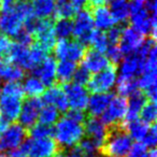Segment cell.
Segmentation results:
<instances>
[{"label":"cell","instance_id":"cell-1","mask_svg":"<svg viewBox=\"0 0 157 157\" xmlns=\"http://www.w3.org/2000/svg\"><path fill=\"white\" fill-rule=\"evenodd\" d=\"M25 93L21 83H7L0 96V117L10 124L18 118Z\"/></svg>","mask_w":157,"mask_h":157},{"label":"cell","instance_id":"cell-2","mask_svg":"<svg viewBox=\"0 0 157 157\" xmlns=\"http://www.w3.org/2000/svg\"><path fill=\"white\" fill-rule=\"evenodd\" d=\"M53 135L60 150L70 148L83 140L85 136L84 124L75 122L69 116L63 115V117H59L55 124V127L53 128Z\"/></svg>","mask_w":157,"mask_h":157},{"label":"cell","instance_id":"cell-3","mask_svg":"<svg viewBox=\"0 0 157 157\" xmlns=\"http://www.w3.org/2000/svg\"><path fill=\"white\" fill-rule=\"evenodd\" d=\"M132 139L129 137L124 125L109 127L107 138L99 148L101 156L107 157H126L132 147Z\"/></svg>","mask_w":157,"mask_h":157},{"label":"cell","instance_id":"cell-4","mask_svg":"<svg viewBox=\"0 0 157 157\" xmlns=\"http://www.w3.org/2000/svg\"><path fill=\"white\" fill-rule=\"evenodd\" d=\"M132 28L148 38H156V15H151L144 8V0H130L129 14Z\"/></svg>","mask_w":157,"mask_h":157},{"label":"cell","instance_id":"cell-5","mask_svg":"<svg viewBox=\"0 0 157 157\" xmlns=\"http://www.w3.org/2000/svg\"><path fill=\"white\" fill-rule=\"evenodd\" d=\"M20 150L27 157H55L61 151L52 138L25 140Z\"/></svg>","mask_w":157,"mask_h":157},{"label":"cell","instance_id":"cell-6","mask_svg":"<svg viewBox=\"0 0 157 157\" xmlns=\"http://www.w3.org/2000/svg\"><path fill=\"white\" fill-rule=\"evenodd\" d=\"M117 81V71L114 65H110L105 69L97 72L90 76L87 83L88 92L93 94H100V93H110L114 87Z\"/></svg>","mask_w":157,"mask_h":157},{"label":"cell","instance_id":"cell-7","mask_svg":"<svg viewBox=\"0 0 157 157\" xmlns=\"http://www.w3.org/2000/svg\"><path fill=\"white\" fill-rule=\"evenodd\" d=\"M73 31L72 36L75 38V41L80 42L83 45H88L90 36L94 31V22H93L90 10L83 9L78 11L74 16Z\"/></svg>","mask_w":157,"mask_h":157},{"label":"cell","instance_id":"cell-8","mask_svg":"<svg viewBox=\"0 0 157 157\" xmlns=\"http://www.w3.org/2000/svg\"><path fill=\"white\" fill-rule=\"evenodd\" d=\"M27 135V129L20 124L9 125L0 135V152L8 153L17 150L25 142Z\"/></svg>","mask_w":157,"mask_h":157},{"label":"cell","instance_id":"cell-9","mask_svg":"<svg viewBox=\"0 0 157 157\" xmlns=\"http://www.w3.org/2000/svg\"><path fill=\"white\" fill-rule=\"evenodd\" d=\"M55 57L59 60H68L71 63H78L83 59L86 52L85 45H83L80 42L70 41V40H59L56 42L54 48Z\"/></svg>","mask_w":157,"mask_h":157},{"label":"cell","instance_id":"cell-10","mask_svg":"<svg viewBox=\"0 0 157 157\" xmlns=\"http://www.w3.org/2000/svg\"><path fill=\"white\" fill-rule=\"evenodd\" d=\"M127 100L121 96H113L107 109L102 113V122L108 127H114L122 125L126 117Z\"/></svg>","mask_w":157,"mask_h":157},{"label":"cell","instance_id":"cell-11","mask_svg":"<svg viewBox=\"0 0 157 157\" xmlns=\"http://www.w3.org/2000/svg\"><path fill=\"white\" fill-rule=\"evenodd\" d=\"M24 18L22 17L14 6L10 9L3 10L0 14V33L8 37H15L23 29Z\"/></svg>","mask_w":157,"mask_h":157},{"label":"cell","instance_id":"cell-12","mask_svg":"<svg viewBox=\"0 0 157 157\" xmlns=\"http://www.w3.org/2000/svg\"><path fill=\"white\" fill-rule=\"evenodd\" d=\"M63 90L70 109L82 112L86 109L90 96L88 90L84 86L78 85L75 83H67L65 84Z\"/></svg>","mask_w":157,"mask_h":157},{"label":"cell","instance_id":"cell-13","mask_svg":"<svg viewBox=\"0 0 157 157\" xmlns=\"http://www.w3.org/2000/svg\"><path fill=\"white\" fill-rule=\"evenodd\" d=\"M42 103L41 99L39 98H28L23 102L21 108L20 115H18V122L20 125L25 129L31 128L39 118V113L41 110Z\"/></svg>","mask_w":157,"mask_h":157},{"label":"cell","instance_id":"cell-14","mask_svg":"<svg viewBox=\"0 0 157 157\" xmlns=\"http://www.w3.org/2000/svg\"><path fill=\"white\" fill-rule=\"evenodd\" d=\"M33 36L37 43L46 53L51 52L56 44V36L54 33V23L52 20H40Z\"/></svg>","mask_w":157,"mask_h":157},{"label":"cell","instance_id":"cell-15","mask_svg":"<svg viewBox=\"0 0 157 157\" xmlns=\"http://www.w3.org/2000/svg\"><path fill=\"white\" fill-rule=\"evenodd\" d=\"M143 41V35H141L132 27H126L122 29L117 46L123 56H127V55L135 53L141 46Z\"/></svg>","mask_w":157,"mask_h":157},{"label":"cell","instance_id":"cell-16","mask_svg":"<svg viewBox=\"0 0 157 157\" xmlns=\"http://www.w3.org/2000/svg\"><path fill=\"white\" fill-rule=\"evenodd\" d=\"M109 127L98 117H90L84 124V132L99 148L107 138Z\"/></svg>","mask_w":157,"mask_h":157},{"label":"cell","instance_id":"cell-17","mask_svg":"<svg viewBox=\"0 0 157 157\" xmlns=\"http://www.w3.org/2000/svg\"><path fill=\"white\" fill-rule=\"evenodd\" d=\"M41 101L43 105L54 107L59 112H67L69 109L65 92L59 85H52L44 90Z\"/></svg>","mask_w":157,"mask_h":157},{"label":"cell","instance_id":"cell-18","mask_svg":"<svg viewBox=\"0 0 157 157\" xmlns=\"http://www.w3.org/2000/svg\"><path fill=\"white\" fill-rule=\"evenodd\" d=\"M56 59L48 56L36 69L33 70V75L37 76L44 86L54 85L56 81Z\"/></svg>","mask_w":157,"mask_h":157},{"label":"cell","instance_id":"cell-19","mask_svg":"<svg viewBox=\"0 0 157 157\" xmlns=\"http://www.w3.org/2000/svg\"><path fill=\"white\" fill-rule=\"evenodd\" d=\"M82 60H83L82 66L90 73H94V74L97 73V72H100L101 70L105 69V68L111 65L109 59L107 58V56L105 54H102L100 52H97V51L93 50V48L90 51H86Z\"/></svg>","mask_w":157,"mask_h":157},{"label":"cell","instance_id":"cell-20","mask_svg":"<svg viewBox=\"0 0 157 157\" xmlns=\"http://www.w3.org/2000/svg\"><path fill=\"white\" fill-rule=\"evenodd\" d=\"M142 68V60L137 52L125 56L121 61L118 78H137Z\"/></svg>","mask_w":157,"mask_h":157},{"label":"cell","instance_id":"cell-21","mask_svg":"<svg viewBox=\"0 0 157 157\" xmlns=\"http://www.w3.org/2000/svg\"><path fill=\"white\" fill-rule=\"evenodd\" d=\"M112 98H113V94L111 93L93 94L88 98L87 107H86L90 117H98L102 115Z\"/></svg>","mask_w":157,"mask_h":157},{"label":"cell","instance_id":"cell-22","mask_svg":"<svg viewBox=\"0 0 157 157\" xmlns=\"http://www.w3.org/2000/svg\"><path fill=\"white\" fill-rule=\"evenodd\" d=\"M90 12H92L94 26L97 28V30L105 33V31H108L112 27L115 26V22H114L108 7H105V6L94 7L93 8V11Z\"/></svg>","mask_w":157,"mask_h":157},{"label":"cell","instance_id":"cell-23","mask_svg":"<svg viewBox=\"0 0 157 157\" xmlns=\"http://www.w3.org/2000/svg\"><path fill=\"white\" fill-rule=\"evenodd\" d=\"M25 76L22 68L13 65L8 59L0 58V80L7 83H20Z\"/></svg>","mask_w":157,"mask_h":157},{"label":"cell","instance_id":"cell-24","mask_svg":"<svg viewBox=\"0 0 157 157\" xmlns=\"http://www.w3.org/2000/svg\"><path fill=\"white\" fill-rule=\"evenodd\" d=\"M147 102V98L143 92L137 90L132 95L129 96V101L127 102V112H126V122L133 121L139 118L140 112L143 109L145 103Z\"/></svg>","mask_w":157,"mask_h":157},{"label":"cell","instance_id":"cell-25","mask_svg":"<svg viewBox=\"0 0 157 157\" xmlns=\"http://www.w3.org/2000/svg\"><path fill=\"white\" fill-rule=\"evenodd\" d=\"M109 11L115 24H123L129 18L130 0H110Z\"/></svg>","mask_w":157,"mask_h":157},{"label":"cell","instance_id":"cell-26","mask_svg":"<svg viewBox=\"0 0 157 157\" xmlns=\"http://www.w3.org/2000/svg\"><path fill=\"white\" fill-rule=\"evenodd\" d=\"M28 52L29 48L23 46L21 44H13L8 54V60L13 65L22 68L23 70H29L28 66Z\"/></svg>","mask_w":157,"mask_h":157},{"label":"cell","instance_id":"cell-27","mask_svg":"<svg viewBox=\"0 0 157 157\" xmlns=\"http://www.w3.org/2000/svg\"><path fill=\"white\" fill-rule=\"evenodd\" d=\"M33 13L39 20H50L54 15L55 1L54 0H33L31 5Z\"/></svg>","mask_w":157,"mask_h":157},{"label":"cell","instance_id":"cell-28","mask_svg":"<svg viewBox=\"0 0 157 157\" xmlns=\"http://www.w3.org/2000/svg\"><path fill=\"white\" fill-rule=\"evenodd\" d=\"M124 128L126 129L127 133L129 135V137L132 140H136L138 142H141L143 140L145 133L147 132L148 130V125H146L145 123L142 122L140 118H137V120L133 121H129V122H126V124H124Z\"/></svg>","mask_w":157,"mask_h":157},{"label":"cell","instance_id":"cell-29","mask_svg":"<svg viewBox=\"0 0 157 157\" xmlns=\"http://www.w3.org/2000/svg\"><path fill=\"white\" fill-rule=\"evenodd\" d=\"M76 63L68 60H60L56 65V80L61 84H67L73 78Z\"/></svg>","mask_w":157,"mask_h":157},{"label":"cell","instance_id":"cell-30","mask_svg":"<svg viewBox=\"0 0 157 157\" xmlns=\"http://www.w3.org/2000/svg\"><path fill=\"white\" fill-rule=\"evenodd\" d=\"M23 90H24L25 95H27L29 98H38L39 96L43 95L45 86L37 76L30 75L25 80Z\"/></svg>","mask_w":157,"mask_h":157},{"label":"cell","instance_id":"cell-31","mask_svg":"<svg viewBox=\"0 0 157 157\" xmlns=\"http://www.w3.org/2000/svg\"><path fill=\"white\" fill-rule=\"evenodd\" d=\"M117 93L121 97H129L138 90L137 78H117Z\"/></svg>","mask_w":157,"mask_h":157},{"label":"cell","instance_id":"cell-32","mask_svg":"<svg viewBox=\"0 0 157 157\" xmlns=\"http://www.w3.org/2000/svg\"><path fill=\"white\" fill-rule=\"evenodd\" d=\"M78 13L74 7L72 6L70 0H57L55 2V12L54 15L56 16L58 20L60 18H68L70 20L71 17L75 16Z\"/></svg>","mask_w":157,"mask_h":157},{"label":"cell","instance_id":"cell-33","mask_svg":"<svg viewBox=\"0 0 157 157\" xmlns=\"http://www.w3.org/2000/svg\"><path fill=\"white\" fill-rule=\"evenodd\" d=\"M59 111L55 109L52 105H42L39 113V123L40 124L46 125V126H52L56 124L57 121L59 120Z\"/></svg>","mask_w":157,"mask_h":157},{"label":"cell","instance_id":"cell-34","mask_svg":"<svg viewBox=\"0 0 157 157\" xmlns=\"http://www.w3.org/2000/svg\"><path fill=\"white\" fill-rule=\"evenodd\" d=\"M73 31V23L68 18H60L54 24V33L56 38L59 40H68L72 36Z\"/></svg>","mask_w":157,"mask_h":157},{"label":"cell","instance_id":"cell-35","mask_svg":"<svg viewBox=\"0 0 157 157\" xmlns=\"http://www.w3.org/2000/svg\"><path fill=\"white\" fill-rule=\"evenodd\" d=\"M48 57V53L43 50L42 48H40L38 44H33L29 48L28 52V66L29 70L33 71V69L38 67L44 59Z\"/></svg>","mask_w":157,"mask_h":157},{"label":"cell","instance_id":"cell-36","mask_svg":"<svg viewBox=\"0 0 157 157\" xmlns=\"http://www.w3.org/2000/svg\"><path fill=\"white\" fill-rule=\"evenodd\" d=\"M88 44L92 45L93 50L105 54L108 46H109V41H108L105 33L100 31V30H94L92 36H90V43Z\"/></svg>","mask_w":157,"mask_h":157},{"label":"cell","instance_id":"cell-37","mask_svg":"<svg viewBox=\"0 0 157 157\" xmlns=\"http://www.w3.org/2000/svg\"><path fill=\"white\" fill-rule=\"evenodd\" d=\"M140 120L143 123H145L148 126L155 125L156 122V116H157V107L156 103L152 102V101H147L145 103V105L143 107V109L140 112Z\"/></svg>","mask_w":157,"mask_h":157},{"label":"cell","instance_id":"cell-38","mask_svg":"<svg viewBox=\"0 0 157 157\" xmlns=\"http://www.w3.org/2000/svg\"><path fill=\"white\" fill-rule=\"evenodd\" d=\"M29 136L31 139H45L53 136V128L51 126H46L43 124H35L31 128H29Z\"/></svg>","mask_w":157,"mask_h":157},{"label":"cell","instance_id":"cell-39","mask_svg":"<svg viewBox=\"0 0 157 157\" xmlns=\"http://www.w3.org/2000/svg\"><path fill=\"white\" fill-rule=\"evenodd\" d=\"M78 145L81 146L84 157H100V151L99 147L90 139H83Z\"/></svg>","mask_w":157,"mask_h":157},{"label":"cell","instance_id":"cell-40","mask_svg":"<svg viewBox=\"0 0 157 157\" xmlns=\"http://www.w3.org/2000/svg\"><path fill=\"white\" fill-rule=\"evenodd\" d=\"M90 78V72H88L83 66H80V67H76L75 71H74L73 78H72L73 82H72V83L84 86V85H87Z\"/></svg>","mask_w":157,"mask_h":157},{"label":"cell","instance_id":"cell-41","mask_svg":"<svg viewBox=\"0 0 157 157\" xmlns=\"http://www.w3.org/2000/svg\"><path fill=\"white\" fill-rule=\"evenodd\" d=\"M141 143L145 146L146 148H155V145L157 143V130L156 126L152 125V126L148 127L147 132L145 133L143 140L141 141Z\"/></svg>","mask_w":157,"mask_h":157},{"label":"cell","instance_id":"cell-42","mask_svg":"<svg viewBox=\"0 0 157 157\" xmlns=\"http://www.w3.org/2000/svg\"><path fill=\"white\" fill-rule=\"evenodd\" d=\"M12 45V40L8 36L0 33V58H5L8 56Z\"/></svg>","mask_w":157,"mask_h":157},{"label":"cell","instance_id":"cell-43","mask_svg":"<svg viewBox=\"0 0 157 157\" xmlns=\"http://www.w3.org/2000/svg\"><path fill=\"white\" fill-rule=\"evenodd\" d=\"M14 39H15V41L17 44H21V45H23V46H26V48H29V46L33 44V35L29 33L28 31H26L24 28H23L22 30L14 37Z\"/></svg>","mask_w":157,"mask_h":157},{"label":"cell","instance_id":"cell-44","mask_svg":"<svg viewBox=\"0 0 157 157\" xmlns=\"http://www.w3.org/2000/svg\"><path fill=\"white\" fill-rule=\"evenodd\" d=\"M126 157H148V151L141 142H137L132 145Z\"/></svg>","mask_w":157,"mask_h":157},{"label":"cell","instance_id":"cell-45","mask_svg":"<svg viewBox=\"0 0 157 157\" xmlns=\"http://www.w3.org/2000/svg\"><path fill=\"white\" fill-rule=\"evenodd\" d=\"M121 33H122V28L117 26L112 27L111 29L108 30L105 35H107L108 41H109V45H117L121 38Z\"/></svg>","mask_w":157,"mask_h":157},{"label":"cell","instance_id":"cell-46","mask_svg":"<svg viewBox=\"0 0 157 157\" xmlns=\"http://www.w3.org/2000/svg\"><path fill=\"white\" fill-rule=\"evenodd\" d=\"M67 116H69L70 118H72L73 121L78 123H82L83 124L85 122V114L82 111H76V110H70V111L67 112L66 114Z\"/></svg>","mask_w":157,"mask_h":157},{"label":"cell","instance_id":"cell-47","mask_svg":"<svg viewBox=\"0 0 157 157\" xmlns=\"http://www.w3.org/2000/svg\"><path fill=\"white\" fill-rule=\"evenodd\" d=\"M67 155H68V157H84L83 152H82V148L78 144L70 147L67 153Z\"/></svg>","mask_w":157,"mask_h":157},{"label":"cell","instance_id":"cell-48","mask_svg":"<svg viewBox=\"0 0 157 157\" xmlns=\"http://www.w3.org/2000/svg\"><path fill=\"white\" fill-rule=\"evenodd\" d=\"M70 1H71L72 6L78 12L83 9H86V7L88 6V0H70Z\"/></svg>","mask_w":157,"mask_h":157},{"label":"cell","instance_id":"cell-49","mask_svg":"<svg viewBox=\"0 0 157 157\" xmlns=\"http://www.w3.org/2000/svg\"><path fill=\"white\" fill-rule=\"evenodd\" d=\"M16 2H17V0H1V1H0V11L10 9V8L13 7Z\"/></svg>","mask_w":157,"mask_h":157},{"label":"cell","instance_id":"cell-50","mask_svg":"<svg viewBox=\"0 0 157 157\" xmlns=\"http://www.w3.org/2000/svg\"><path fill=\"white\" fill-rule=\"evenodd\" d=\"M110 0H88V3H90L93 8L98 6H105V3L109 2Z\"/></svg>","mask_w":157,"mask_h":157},{"label":"cell","instance_id":"cell-51","mask_svg":"<svg viewBox=\"0 0 157 157\" xmlns=\"http://www.w3.org/2000/svg\"><path fill=\"white\" fill-rule=\"evenodd\" d=\"M148 157H157L156 150L155 148H152L151 151H148Z\"/></svg>","mask_w":157,"mask_h":157},{"label":"cell","instance_id":"cell-52","mask_svg":"<svg viewBox=\"0 0 157 157\" xmlns=\"http://www.w3.org/2000/svg\"><path fill=\"white\" fill-rule=\"evenodd\" d=\"M55 157H68V155L66 154V153H61V152H60L59 154H57Z\"/></svg>","mask_w":157,"mask_h":157},{"label":"cell","instance_id":"cell-53","mask_svg":"<svg viewBox=\"0 0 157 157\" xmlns=\"http://www.w3.org/2000/svg\"><path fill=\"white\" fill-rule=\"evenodd\" d=\"M1 90H2V86H1V84H0V96H1Z\"/></svg>","mask_w":157,"mask_h":157},{"label":"cell","instance_id":"cell-54","mask_svg":"<svg viewBox=\"0 0 157 157\" xmlns=\"http://www.w3.org/2000/svg\"><path fill=\"white\" fill-rule=\"evenodd\" d=\"M17 157H27L26 155H20V156H17Z\"/></svg>","mask_w":157,"mask_h":157},{"label":"cell","instance_id":"cell-55","mask_svg":"<svg viewBox=\"0 0 157 157\" xmlns=\"http://www.w3.org/2000/svg\"><path fill=\"white\" fill-rule=\"evenodd\" d=\"M23 1H27V2H28V1H29V0H23Z\"/></svg>","mask_w":157,"mask_h":157},{"label":"cell","instance_id":"cell-56","mask_svg":"<svg viewBox=\"0 0 157 157\" xmlns=\"http://www.w3.org/2000/svg\"><path fill=\"white\" fill-rule=\"evenodd\" d=\"M101 157H107V156H101Z\"/></svg>","mask_w":157,"mask_h":157},{"label":"cell","instance_id":"cell-57","mask_svg":"<svg viewBox=\"0 0 157 157\" xmlns=\"http://www.w3.org/2000/svg\"><path fill=\"white\" fill-rule=\"evenodd\" d=\"M0 135H1V131H0Z\"/></svg>","mask_w":157,"mask_h":157},{"label":"cell","instance_id":"cell-58","mask_svg":"<svg viewBox=\"0 0 157 157\" xmlns=\"http://www.w3.org/2000/svg\"><path fill=\"white\" fill-rule=\"evenodd\" d=\"M0 1H1V0H0Z\"/></svg>","mask_w":157,"mask_h":157}]
</instances>
